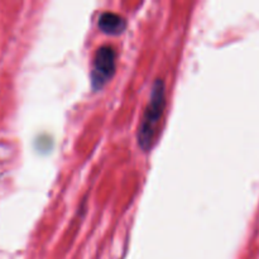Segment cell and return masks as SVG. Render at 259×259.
I'll list each match as a JSON object with an SVG mask.
<instances>
[{"label":"cell","instance_id":"obj_1","mask_svg":"<svg viewBox=\"0 0 259 259\" xmlns=\"http://www.w3.org/2000/svg\"><path fill=\"white\" fill-rule=\"evenodd\" d=\"M164 91L166 90H164L163 81L156 80L153 88H152L149 103L144 110L141 125L138 129V144L143 151L151 149L152 144H153L154 137L157 133V126L161 120L164 110V104H166Z\"/></svg>","mask_w":259,"mask_h":259},{"label":"cell","instance_id":"obj_2","mask_svg":"<svg viewBox=\"0 0 259 259\" xmlns=\"http://www.w3.org/2000/svg\"><path fill=\"white\" fill-rule=\"evenodd\" d=\"M116 53L110 46H103L96 51L94 57L91 81L94 89H101L115 73Z\"/></svg>","mask_w":259,"mask_h":259},{"label":"cell","instance_id":"obj_3","mask_svg":"<svg viewBox=\"0 0 259 259\" xmlns=\"http://www.w3.org/2000/svg\"><path fill=\"white\" fill-rule=\"evenodd\" d=\"M98 25L106 34L116 35L124 32V29L126 28V22L123 17H120L116 13L105 12L99 18Z\"/></svg>","mask_w":259,"mask_h":259}]
</instances>
